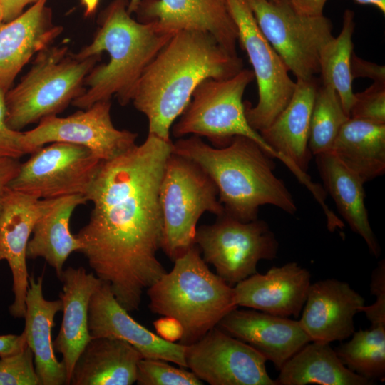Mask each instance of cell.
<instances>
[{
  "label": "cell",
  "instance_id": "obj_28",
  "mask_svg": "<svg viewBox=\"0 0 385 385\" xmlns=\"http://www.w3.org/2000/svg\"><path fill=\"white\" fill-rule=\"evenodd\" d=\"M329 152L364 183L381 176L385 172V125L349 118Z\"/></svg>",
  "mask_w": 385,
  "mask_h": 385
},
{
  "label": "cell",
  "instance_id": "obj_12",
  "mask_svg": "<svg viewBox=\"0 0 385 385\" xmlns=\"http://www.w3.org/2000/svg\"><path fill=\"white\" fill-rule=\"evenodd\" d=\"M101 161L85 147L51 143L37 149L21 163L9 188L39 199L85 196Z\"/></svg>",
  "mask_w": 385,
  "mask_h": 385
},
{
  "label": "cell",
  "instance_id": "obj_40",
  "mask_svg": "<svg viewBox=\"0 0 385 385\" xmlns=\"http://www.w3.org/2000/svg\"><path fill=\"white\" fill-rule=\"evenodd\" d=\"M26 345L24 332L20 335H0V358L16 354L21 351Z\"/></svg>",
  "mask_w": 385,
  "mask_h": 385
},
{
  "label": "cell",
  "instance_id": "obj_42",
  "mask_svg": "<svg viewBox=\"0 0 385 385\" xmlns=\"http://www.w3.org/2000/svg\"><path fill=\"white\" fill-rule=\"evenodd\" d=\"M38 0H0L3 10L4 22L13 20L23 13L24 7Z\"/></svg>",
  "mask_w": 385,
  "mask_h": 385
},
{
  "label": "cell",
  "instance_id": "obj_8",
  "mask_svg": "<svg viewBox=\"0 0 385 385\" xmlns=\"http://www.w3.org/2000/svg\"><path fill=\"white\" fill-rule=\"evenodd\" d=\"M254 78L252 70L243 68L228 78H210L202 81L179 120L173 125V135L175 138L188 135L205 137L217 148L227 145L235 136H245L272 158L279 159L260 133L250 126L245 115L242 97Z\"/></svg>",
  "mask_w": 385,
  "mask_h": 385
},
{
  "label": "cell",
  "instance_id": "obj_16",
  "mask_svg": "<svg viewBox=\"0 0 385 385\" xmlns=\"http://www.w3.org/2000/svg\"><path fill=\"white\" fill-rule=\"evenodd\" d=\"M59 198L39 199L8 187L0 201V254L12 273L14 301L9 309L16 318L26 312L27 244L36 222Z\"/></svg>",
  "mask_w": 385,
  "mask_h": 385
},
{
  "label": "cell",
  "instance_id": "obj_34",
  "mask_svg": "<svg viewBox=\"0 0 385 385\" xmlns=\"http://www.w3.org/2000/svg\"><path fill=\"white\" fill-rule=\"evenodd\" d=\"M0 385H40L28 345L16 354L0 358Z\"/></svg>",
  "mask_w": 385,
  "mask_h": 385
},
{
  "label": "cell",
  "instance_id": "obj_19",
  "mask_svg": "<svg viewBox=\"0 0 385 385\" xmlns=\"http://www.w3.org/2000/svg\"><path fill=\"white\" fill-rule=\"evenodd\" d=\"M364 302L345 282L319 280L310 284L299 322L311 342L342 341L355 332L354 318Z\"/></svg>",
  "mask_w": 385,
  "mask_h": 385
},
{
  "label": "cell",
  "instance_id": "obj_6",
  "mask_svg": "<svg viewBox=\"0 0 385 385\" xmlns=\"http://www.w3.org/2000/svg\"><path fill=\"white\" fill-rule=\"evenodd\" d=\"M100 56L78 58L68 47L39 51L28 73L5 95L6 123L12 130L57 115L84 91L83 86Z\"/></svg>",
  "mask_w": 385,
  "mask_h": 385
},
{
  "label": "cell",
  "instance_id": "obj_26",
  "mask_svg": "<svg viewBox=\"0 0 385 385\" xmlns=\"http://www.w3.org/2000/svg\"><path fill=\"white\" fill-rule=\"evenodd\" d=\"M315 156L324 188L334 201L338 212L352 231L364 239L370 252L378 257L381 250L365 206V183L331 153Z\"/></svg>",
  "mask_w": 385,
  "mask_h": 385
},
{
  "label": "cell",
  "instance_id": "obj_1",
  "mask_svg": "<svg viewBox=\"0 0 385 385\" xmlns=\"http://www.w3.org/2000/svg\"><path fill=\"white\" fill-rule=\"evenodd\" d=\"M172 141L148 134L140 145L102 160L85 197L89 221L76 234L95 275L127 311L166 270L157 258L163 218L159 189Z\"/></svg>",
  "mask_w": 385,
  "mask_h": 385
},
{
  "label": "cell",
  "instance_id": "obj_29",
  "mask_svg": "<svg viewBox=\"0 0 385 385\" xmlns=\"http://www.w3.org/2000/svg\"><path fill=\"white\" fill-rule=\"evenodd\" d=\"M277 385H371L374 381L347 368L329 343L310 342L279 369Z\"/></svg>",
  "mask_w": 385,
  "mask_h": 385
},
{
  "label": "cell",
  "instance_id": "obj_11",
  "mask_svg": "<svg viewBox=\"0 0 385 385\" xmlns=\"http://www.w3.org/2000/svg\"><path fill=\"white\" fill-rule=\"evenodd\" d=\"M235 22L238 42L246 52L257 80L258 101L245 103V115L257 132L267 128L284 110L294 93L296 82L276 51L260 30L247 0H226Z\"/></svg>",
  "mask_w": 385,
  "mask_h": 385
},
{
  "label": "cell",
  "instance_id": "obj_2",
  "mask_svg": "<svg viewBox=\"0 0 385 385\" xmlns=\"http://www.w3.org/2000/svg\"><path fill=\"white\" fill-rule=\"evenodd\" d=\"M243 69L242 58L225 50L209 34L176 32L147 66L129 101L148 120V134L171 141L170 129L207 78H230Z\"/></svg>",
  "mask_w": 385,
  "mask_h": 385
},
{
  "label": "cell",
  "instance_id": "obj_20",
  "mask_svg": "<svg viewBox=\"0 0 385 385\" xmlns=\"http://www.w3.org/2000/svg\"><path fill=\"white\" fill-rule=\"evenodd\" d=\"M217 327L251 346L279 371L311 342L299 320L237 307L227 314Z\"/></svg>",
  "mask_w": 385,
  "mask_h": 385
},
{
  "label": "cell",
  "instance_id": "obj_47",
  "mask_svg": "<svg viewBox=\"0 0 385 385\" xmlns=\"http://www.w3.org/2000/svg\"><path fill=\"white\" fill-rule=\"evenodd\" d=\"M3 260L2 255L0 254V260Z\"/></svg>",
  "mask_w": 385,
  "mask_h": 385
},
{
  "label": "cell",
  "instance_id": "obj_9",
  "mask_svg": "<svg viewBox=\"0 0 385 385\" xmlns=\"http://www.w3.org/2000/svg\"><path fill=\"white\" fill-rule=\"evenodd\" d=\"M255 20L288 71L297 79L310 80L319 73V56L334 36L325 16L297 12L289 0H247Z\"/></svg>",
  "mask_w": 385,
  "mask_h": 385
},
{
  "label": "cell",
  "instance_id": "obj_31",
  "mask_svg": "<svg viewBox=\"0 0 385 385\" xmlns=\"http://www.w3.org/2000/svg\"><path fill=\"white\" fill-rule=\"evenodd\" d=\"M352 338L334 350L342 362L357 374L374 381L385 377V325L354 332Z\"/></svg>",
  "mask_w": 385,
  "mask_h": 385
},
{
  "label": "cell",
  "instance_id": "obj_5",
  "mask_svg": "<svg viewBox=\"0 0 385 385\" xmlns=\"http://www.w3.org/2000/svg\"><path fill=\"white\" fill-rule=\"evenodd\" d=\"M147 294L151 312L180 322L183 335L178 343L185 346L199 340L237 307L234 288L211 272L196 245L177 258L171 271Z\"/></svg>",
  "mask_w": 385,
  "mask_h": 385
},
{
  "label": "cell",
  "instance_id": "obj_21",
  "mask_svg": "<svg viewBox=\"0 0 385 385\" xmlns=\"http://www.w3.org/2000/svg\"><path fill=\"white\" fill-rule=\"evenodd\" d=\"M310 273L296 262L272 267L265 274H255L237 282L234 288L237 307L270 314L298 317L304 307Z\"/></svg>",
  "mask_w": 385,
  "mask_h": 385
},
{
  "label": "cell",
  "instance_id": "obj_18",
  "mask_svg": "<svg viewBox=\"0 0 385 385\" xmlns=\"http://www.w3.org/2000/svg\"><path fill=\"white\" fill-rule=\"evenodd\" d=\"M88 327L91 338L118 339L133 346L143 358L162 359L187 367L185 346L168 342L137 322L116 300L106 282L101 281L91 297Z\"/></svg>",
  "mask_w": 385,
  "mask_h": 385
},
{
  "label": "cell",
  "instance_id": "obj_46",
  "mask_svg": "<svg viewBox=\"0 0 385 385\" xmlns=\"http://www.w3.org/2000/svg\"><path fill=\"white\" fill-rule=\"evenodd\" d=\"M4 22V15H3V10L2 7L0 3V24Z\"/></svg>",
  "mask_w": 385,
  "mask_h": 385
},
{
  "label": "cell",
  "instance_id": "obj_23",
  "mask_svg": "<svg viewBox=\"0 0 385 385\" xmlns=\"http://www.w3.org/2000/svg\"><path fill=\"white\" fill-rule=\"evenodd\" d=\"M59 279L63 282L59 294L63 302V320L53 348L62 354L69 384L74 364L91 339L88 327V305L101 280L81 267H68Z\"/></svg>",
  "mask_w": 385,
  "mask_h": 385
},
{
  "label": "cell",
  "instance_id": "obj_15",
  "mask_svg": "<svg viewBox=\"0 0 385 385\" xmlns=\"http://www.w3.org/2000/svg\"><path fill=\"white\" fill-rule=\"evenodd\" d=\"M185 359L187 367L211 385H277L260 353L217 327L186 345Z\"/></svg>",
  "mask_w": 385,
  "mask_h": 385
},
{
  "label": "cell",
  "instance_id": "obj_37",
  "mask_svg": "<svg viewBox=\"0 0 385 385\" xmlns=\"http://www.w3.org/2000/svg\"><path fill=\"white\" fill-rule=\"evenodd\" d=\"M352 78H368L375 83H385V66L361 58L354 52L351 57Z\"/></svg>",
  "mask_w": 385,
  "mask_h": 385
},
{
  "label": "cell",
  "instance_id": "obj_27",
  "mask_svg": "<svg viewBox=\"0 0 385 385\" xmlns=\"http://www.w3.org/2000/svg\"><path fill=\"white\" fill-rule=\"evenodd\" d=\"M86 202L83 195L60 197L36 222L27 244L26 258H43L60 279L69 255L83 248L81 241L71 232L69 223L76 207Z\"/></svg>",
  "mask_w": 385,
  "mask_h": 385
},
{
  "label": "cell",
  "instance_id": "obj_38",
  "mask_svg": "<svg viewBox=\"0 0 385 385\" xmlns=\"http://www.w3.org/2000/svg\"><path fill=\"white\" fill-rule=\"evenodd\" d=\"M156 334L162 339L175 342L183 335V328L180 322L174 317L164 316L153 322Z\"/></svg>",
  "mask_w": 385,
  "mask_h": 385
},
{
  "label": "cell",
  "instance_id": "obj_41",
  "mask_svg": "<svg viewBox=\"0 0 385 385\" xmlns=\"http://www.w3.org/2000/svg\"><path fill=\"white\" fill-rule=\"evenodd\" d=\"M293 8L299 14L318 16L323 15L327 0H289Z\"/></svg>",
  "mask_w": 385,
  "mask_h": 385
},
{
  "label": "cell",
  "instance_id": "obj_3",
  "mask_svg": "<svg viewBox=\"0 0 385 385\" xmlns=\"http://www.w3.org/2000/svg\"><path fill=\"white\" fill-rule=\"evenodd\" d=\"M172 152L197 163L212 179L225 213L242 222L257 219L260 206L271 205L294 215L297 207L274 163L257 143L235 136L217 148L191 135L173 142Z\"/></svg>",
  "mask_w": 385,
  "mask_h": 385
},
{
  "label": "cell",
  "instance_id": "obj_4",
  "mask_svg": "<svg viewBox=\"0 0 385 385\" xmlns=\"http://www.w3.org/2000/svg\"><path fill=\"white\" fill-rule=\"evenodd\" d=\"M128 0H113L102 11L91 43L76 58L109 55L107 63L94 66L87 75V89L73 101L74 106L86 109L96 102L115 96L122 106L128 104L130 92L147 66L174 35L160 30L154 22L133 19Z\"/></svg>",
  "mask_w": 385,
  "mask_h": 385
},
{
  "label": "cell",
  "instance_id": "obj_7",
  "mask_svg": "<svg viewBox=\"0 0 385 385\" xmlns=\"http://www.w3.org/2000/svg\"><path fill=\"white\" fill-rule=\"evenodd\" d=\"M159 202L161 249L173 262L195 245L197 223L204 212L217 216L225 212L208 175L194 161L173 152L161 178Z\"/></svg>",
  "mask_w": 385,
  "mask_h": 385
},
{
  "label": "cell",
  "instance_id": "obj_33",
  "mask_svg": "<svg viewBox=\"0 0 385 385\" xmlns=\"http://www.w3.org/2000/svg\"><path fill=\"white\" fill-rule=\"evenodd\" d=\"M136 383L139 385H202L192 371L176 368L166 361L142 358L138 364Z\"/></svg>",
  "mask_w": 385,
  "mask_h": 385
},
{
  "label": "cell",
  "instance_id": "obj_44",
  "mask_svg": "<svg viewBox=\"0 0 385 385\" xmlns=\"http://www.w3.org/2000/svg\"><path fill=\"white\" fill-rule=\"evenodd\" d=\"M356 3L362 5H372L385 14V0H354Z\"/></svg>",
  "mask_w": 385,
  "mask_h": 385
},
{
  "label": "cell",
  "instance_id": "obj_17",
  "mask_svg": "<svg viewBox=\"0 0 385 385\" xmlns=\"http://www.w3.org/2000/svg\"><path fill=\"white\" fill-rule=\"evenodd\" d=\"M135 13L140 21L154 22L164 32L207 33L228 53L237 55V29L226 0H141Z\"/></svg>",
  "mask_w": 385,
  "mask_h": 385
},
{
  "label": "cell",
  "instance_id": "obj_43",
  "mask_svg": "<svg viewBox=\"0 0 385 385\" xmlns=\"http://www.w3.org/2000/svg\"><path fill=\"white\" fill-rule=\"evenodd\" d=\"M85 9V15L88 16L93 14L98 5L100 0H80Z\"/></svg>",
  "mask_w": 385,
  "mask_h": 385
},
{
  "label": "cell",
  "instance_id": "obj_22",
  "mask_svg": "<svg viewBox=\"0 0 385 385\" xmlns=\"http://www.w3.org/2000/svg\"><path fill=\"white\" fill-rule=\"evenodd\" d=\"M48 0H38L11 21L0 24V88L7 92L34 54L49 46L62 27L51 21Z\"/></svg>",
  "mask_w": 385,
  "mask_h": 385
},
{
  "label": "cell",
  "instance_id": "obj_45",
  "mask_svg": "<svg viewBox=\"0 0 385 385\" xmlns=\"http://www.w3.org/2000/svg\"><path fill=\"white\" fill-rule=\"evenodd\" d=\"M141 0H129L128 11L131 14L135 12Z\"/></svg>",
  "mask_w": 385,
  "mask_h": 385
},
{
  "label": "cell",
  "instance_id": "obj_48",
  "mask_svg": "<svg viewBox=\"0 0 385 385\" xmlns=\"http://www.w3.org/2000/svg\"><path fill=\"white\" fill-rule=\"evenodd\" d=\"M270 1H274V0H270Z\"/></svg>",
  "mask_w": 385,
  "mask_h": 385
},
{
  "label": "cell",
  "instance_id": "obj_36",
  "mask_svg": "<svg viewBox=\"0 0 385 385\" xmlns=\"http://www.w3.org/2000/svg\"><path fill=\"white\" fill-rule=\"evenodd\" d=\"M6 91L0 88V158L19 159L27 154L23 132L11 129L6 123Z\"/></svg>",
  "mask_w": 385,
  "mask_h": 385
},
{
  "label": "cell",
  "instance_id": "obj_10",
  "mask_svg": "<svg viewBox=\"0 0 385 385\" xmlns=\"http://www.w3.org/2000/svg\"><path fill=\"white\" fill-rule=\"evenodd\" d=\"M195 245L205 262L231 286L257 272L259 261L274 259L279 249L267 222H245L225 212L214 223L197 228Z\"/></svg>",
  "mask_w": 385,
  "mask_h": 385
},
{
  "label": "cell",
  "instance_id": "obj_32",
  "mask_svg": "<svg viewBox=\"0 0 385 385\" xmlns=\"http://www.w3.org/2000/svg\"><path fill=\"white\" fill-rule=\"evenodd\" d=\"M349 118L334 88L326 83L318 86L309 125L311 153L317 155L329 152L340 128Z\"/></svg>",
  "mask_w": 385,
  "mask_h": 385
},
{
  "label": "cell",
  "instance_id": "obj_25",
  "mask_svg": "<svg viewBox=\"0 0 385 385\" xmlns=\"http://www.w3.org/2000/svg\"><path fill=\"white\" fill-rule=\"evenodd\" d=\"M143 358L130 344L114 338H91L79 354L71 374L72 385H131Z\"/></svg>",
  "mask_w": 385,
  "mask_h": 385
},
{
  "label": "cell",
  "instance_id": "obj_39",
  "mask_svg": "<svg viewBox=\"0 0 385 385\" xmlns=\"http://www.w3.org/2000/svg\"><path fill=\"white\" fill-rule=\"evenodd\" d=\"M20 166L18 159L0 158V201L9 183L18 174Z\"/></svg>",
  "mask_w": 385,
  "mask_h": 385
},
{
  "label": "cell",
  "instance_id": "obj_13",
  "mask_svg": "<svg viewBox=\"0 0 385 385\" xmlns=\"http://www.w3.org/2000/svg\"><path fill=\"white\" fill-rule=\"evenodd\" d=\"M111 107L110 100L100 101L66 117L42 118L36 127L23 132L27 154L55 142L85 147L101 160L122 154L136 145L138 134L117 129L111 120Z\"/></svg>",
  "mask_w": 385,
  "mask_h": 385
},
{
  "label": "cell",
  "instance_id": "obj_14",
  "mask_svg": "<svg viewBox=\"0 0 385 385\" xmlns=\"http://www.w3.org/2000/svg\"><path fill=\"white\" fill-rule=\"evenodd\" d=\"M317 87L314 78L297 79L294 93L287 106L260 134L276 153L279 160L319 203L327 223H332L337 216L326 204L324 188L314 183L307 173L312 155L309 148V133Z\"/></svg>",
  "mask_w": 385,
  "mask_h": 385
},
{
  "label": "cell",
  "instance_id": "obj_30",
  "mask_svg": "<svg viewBox=\"0 0 385 385\" xmlns=\"http://www.w3.org/2000/svg\"><path fill=\"white\" fill-rule=\"evenodd\" d=\"M354 28V12L346 9L339 34L337 37L334 36L323 46L319 56V73L322 82L334 88L349 117L355 101V93L352 90L354 79L350 68L351 57L354 52L352 35Z\"/></svg>",
  "mask_w": 385,
  "mask_h": 385
},
{
  "label": "cell",
  "instance_id": "obj_24",
  "mask_svg": "<svg viewBox=\"0 0 385 385\" xmlns=\"http://www.w3.org/2000/svg\"><path fill=\"white\" fill-rule=\"evenodd\" d=\"M43 275L35 279L29 277L26 297L24 334L28 346L34 354V366L40 385L68 384L66 370L54 352L51 330L54 317L62 311L61 299L48 301L43 294Z\"/></svg>",
  "mask_w": 385,
  "mask_h": 385
},
{
  "label": "cell",
  "instance_id": "obj_35",
  "mask_svg": "<svg viewBox=\"0 0 385 385\" xmlns=\"http://www.w3.org/2000/svg\"><path fill=\"white\" fill-rule=\"evenodd\" d=\"M349 118L385 125V83L374 82L365 91L355 93Z\"/></svg>",
  "mask_w": 385,
  "mask_h": 385
}]
</instances>
